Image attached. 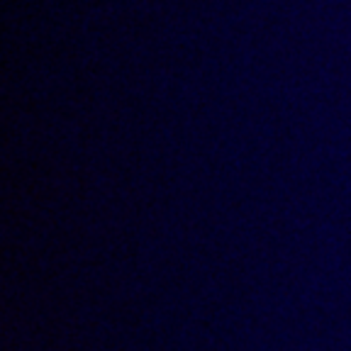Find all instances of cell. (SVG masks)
I'll return each mask as SVG.
<instances>
[]
</instances>
